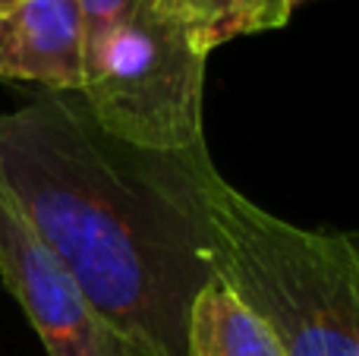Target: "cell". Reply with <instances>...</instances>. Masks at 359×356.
<instances>
[{"label":"cell","instance_id":"ba28073f","mask_svg":"<svg viewBox=\"0 0 359 356\" xmlns=\"http://www.w3.org/2000/svg\"><path fill=\"white\" fill-rule=\"evenodd\" d=\"M86 16V44L92 38L104 35L107 29L120 25L133 10H136L139 0H76Z\"/></svg>","mask_w":359,"mask_h":356},{"label":"cell","instance_id":"277c9868","mask_svg":"<svg viewBox=\"0 0 359 356\" xmlns=\"http://www.w3.org/2000/svg\"><path fill=\"white\" fill-rule=\"evenodd\" d=\"M0 281L48 356H136L0 186Z\"/></svg>","mask_w":359,"mask_h":356},{"label":"cell","instance_id":"3957f363","mask_svg":"<svg viewBox=\"0 0 359 356\" xmlns=\"http://www.w3.org/2000/svg\"><path fill=\"white\" fill-rule=\"evenodd\" d=\"M208 54L158 0H139L120 25L86 44L76 95L111 139L155 155L205 145L202 85Z\"/></svg>","mask_w":359,"mask_h":356},{"label":"cell","instance_id":"7a4b0ae2","mask_svg":"<svg viewBox=\"0 0 359 356\" xmlns=\"http://www.w3.org/2000/svg\"><path fill=\"white\" fill-rule=\"evenodd\" d=\"M208 262L287 356H359V233L299 227L230 186L208 149L186 151Z\"/></svg>","mask_w":359,"mask_h":356},{"label":"cell","instance_id":"9c48e42d","mask_svg":"<svg viewBox=\"0 0 359 356\" xmlns=\"http://www.w3.org/2000/svg\"><path fill=\"white\" fill-rule=\"evenodd\" d=\"M299 4H306V0H293V10H297V6H299Z\"/></svg>","mask_w":359,"mask_h":356},{"label":"cell","instance_id":"5b68a950","mask_svg":"<svg viewBox=\"0 0 359 356\" xmlns=\"http://www.w3.org/2000/svg\"><path fill=\"white\" fill-rule=\"evenodd\" d=\"M0 79L44 92L86 82V16L76 0H0Z\"/></svg>","mask_w":359,"mask_h":356},{"label":"cell","instance_id":"8992f818","mask_svg":"<svg viewBox=\"0 0 359 356\" xmlns=\"http://www.w3.org/2000/svg\"><path fill=\"white\" fill-rule=\"evenodd\" d=\"M186 356H287V350L249 303L211 278L189 309Z\"/></svg>","mask_w":359,"mask_h":356},{"label":"cell","instance_id":"6da1fadb","mask_svg":"<svg viewBox=\"0 0 359 356\" xmlns=\"http://www.w3.org/2000/svg\"><path fill=\"white\" fill-rule=\"evenodd\" d=\"M0 186L136 356H186L215 278L186 155L111 139L76 92L0 114Z\"/></svg>","mask_w":359,"mask_h":356},{"label":"cell","instance_id":"52a82bcc","mask_svg":"<svg viewBox=\"0 0 359 356\" xmlns=\"http://www.w3.org/2000/svg\"><path fill=\"white\" fill-rule=\"evenodd\" d=\"M158 6L196 35L205 54L240 35L284 29L293 16V0H158Z\"/></svg>","mask_w":359,"mask_h":356}]
</instances>
